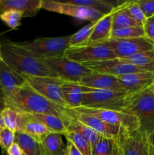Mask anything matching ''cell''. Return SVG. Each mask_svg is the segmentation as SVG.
I'll use <instances>...</instances> for the list:
<instances>
[{"instance_id":"obj_33","label":"cell","mask_w":154,"mask_h":155,"mask_svg":"<svg viewBox=\"0 0 154 155\" xmlns=\"http://www.w3.org/2000/svg\"><path fill=\"white\" fill-rule=\"evenodd\" d=\"M115 139L101 136L92 148V155H110Z\"/></svg>"},{"instance_id":"obj_39","label":"cell","mask_w":154,"mask_h":155,"mask_svg":"<svg viewBox=\"0 0 154 155\" xmlns=\"http://www.w3.org/2000/svg\"><path fill=\"white\" fill-rule=\"evenodd\" d=\"M6 154L7 155H24L21 148L16 142L11 145L10 148L6 151Z\"/></svg>"},{"instance_id":"obj_1","label":"cell","mask_w":154,"mask_h":155,"mask_svg":"<svg viewBox=\"0 0 154 155\" xmlns=\"http://www.w3.org/2000/svg\"><path fill=\"white\" fill-rule=\"evenodd\" d=\"M4 98L5 105L27 114H51L61 117L64 121L69 117L68 108L49 101L35 92L26 83L11 95Z\"/></svg>"},{"instance_id":"obj_17","label":"cell","mask_w":154,"mask_h":155,"mask_svg":"<svg viewBox=\"0 0 154 155\" xmlns=\"http://www.w3.org/2000/svg\"><path fill=\"white\" fill-rule=\"evenodd\" d=\"M79 84L91 89L125 92L121 87L117 77L96 72H93L92 74L83 77Z\"/></svg>"},{"instance_id":"obj_12","label":"cell","mask_w":154,"mask_h":155,"mask_svg":"<svg viewBox=\"0 0 154 155\" xmlns=\"http://www.w3.org/2000/svg\"><path fill=\"white\" fill-rule=\"evenodd\" d=\"M119 139L121 155H149V139L140 130L128 131L122 129Z\"/></svg>"},{"instance_id":"obj_27","label":"cell","mask_w":154,"mask_h":155,"mask_svg":"<svg viewBox=\"0 0 154 155\" xmlns=\"http://www.w3.org/2000/svg\"><path fill=\"white\" fill-rule=\"evenodd\" d=\"M120 59L146 71L154 72V49Z\"/></svg>"},{"instance_id":"obj_43","label":"cell","mask_w":154,"mask_h":155,"mask_svg":"<svg viewBox=\"0 0 154 155\" xmlns=\"http://www.w3.org/2000/svg\"><path fill=\"white\" fill-rule=\"evenodd\" d=\"M148 139H149V143H150V145H152V148H154V132L152 133V134L149 135Z\"/></svg>"},{"instance_id":"obj_29","label":"cell","mask_w":154,"mask_h":155,"mask_svg":"<svg viewBox=\"0 0 154 155\" xmlns=\"http://www.w3.org/2000/svg\"><path fill=\"white\" fill-rule=\"evenodd\" d=\"M4 127L17 133L20 130L21 122V114L12 107L5 106L2 112Z\"/></svg>"},{"instance_id":"obj_19","label":"cell","mask_w":154,"mask_h":155,"mask_svg":"<svg viewBox=\"0 0 154 155\" xmlns=\"http://www.w3.org/2000/svg\"><path fill=\"white\" fill-rule=\"evenodd\" d=\"M113 12L107 15H103L100 19L97 21L91 35L84 45L102 44L111 39L112 31H113L112 17H113Z\"/></svg>"},{"instance_id":"obj_3","label":"cell","mask_w":154,"mask_h":155,"mask_svg":"<svg viewBox=\"0 0 154 155\" xmlns=\"http://www.w3.org/2000/svg\"><path fill=\"white\" fill-rule=\"evenodd\" d=\"M69 36L51 38H38L29 42H11L8 43L18 51L42 61L64 55L69 47Z\"/></svg>"},{"instance_id":"obj_38","label":"cell","mask_w":154,"mask_h":155,"mask_svg":"<svg viewBox=\"0 0 154 155\" xmlns=\"http://www.w3.org/2000/svg\"><path fill=\"white\" fill-rule=\"evenodd\" d=\"M142 27L144 32L145 37L154 42V16L146 18Z\"/></svg>"},{"instance_id":"obj_35","label":"cell","mask_w":154,"mask_h":155,"mask_svg":"<svg viewBox=\"0 0 154 155\" xmlns=\"http://www.w3.org/2000/svg\"><path fill=\"white\" fill-rule=\"evenodd\" d=\"M125 9L129 16L140 27H143L146 21V17L143 15L137 1H128L125 5Z\"/></svg>"},{"instance_id":"obj_7","label":"cell","mask_w":154,"mask_h":155,"mask_svg":"<svg viewBox=\"0 0 154 155\" xmlns=\"http://www.w3.org/2000/svg\"><path fill=\"white\" fill-rule=\"evenodd\" d=\"M70 110L79 113L91 115L107 124L121 127L122 129L128 131L140 130L137 119L129 111L120 112L85 107H79Z\"/></svg>"},{"instance_id":"obj_26","label":"cell","mask_w":154,"mask_h":155,"mask_svg":"<svg viewBox=\"0 0 154 155\" xmlns=\"http://www.w3.org/2000/svg\"><path fill=\"white\" fill-rule=\"evenodd\" d=\"M15 142L19 145L24 155H42L40 144L24 132L15 133Z\"/></svg>"},{"instance_id":"obj_36","label":"cell","mask_w":154,"mask_h":155,"mask_svg":"<svg viewBox=\"0 0 154 155\" xmlns=\"http://www.w3.org/2000/svg\"><path fill=\"white\" fill-rule=\"evenodd\" d=\"M15 142V133L7 127L0 128V147L4 151H7Z\"/></svg>"},{"instance_id":"obj_47","label":"cell","mask_w":154,"mask_h":155,"mask_svg":"<svg viewBox=\"0 0 154 155\" xmlns=\"http://www.w3.org/2000/svg\"><path fill=\"white\" fill-rule=\"evenodd\" d=\"M2 155H5V154H4V153H2Z\"/></svg>"},{"instance_id":"obj_21","label":"cell","mask_w":154,"mask_h":155,"mask_svg":"<svg viewBox=\"0 0 154 155\" xmlns=\"http://www.w3.org/2000/svg\"><path fill=\"white\" fill-rule=\"evenodd\" d=\"M62 94L68 109L77 108L82 106L83 92L79 83L62 80Z\"/></svg>"},{"instance_id":"obj_20","label":"cell","mask_w":154,"mask_h":155,"mask_svg":"<svg viewBox=\"0 0 154 155\" xmlns=\"http://www.w3.org/2000/svg\"><path fill=\"white\" fill-rule=\"evenodd\" d=\"M21 122L19 131L24 132L29 135L39 144L42 143L51 132L43 124L28 117L23 112H21Z\"/></svg>"},{"instance_id":"obj_28","label":"cell","mask_w":154,"mask_h":155,"mask_svg":"<svg viewBox=\"0 0 154 155\" xmlns=\"http://www.w3.org/2000/svg\"><path fill=\"white\" fill-rule=\"evenodd\" d=\"M126 1L122 5L119 6L117 8L115 9L112 17V27L113 30H118V29L126 28V27H137L139 26L127 12L125 9Z\"/></svg>"},{"instance_id":"obj_15","label":"cell","mask_w":154,"mask_h":155,"mask_svg":"<svg viewBox=\"0 0 154 155\" xmlns=\"http://www.w3.org/2000/svg\"><path fill=\"white\" fill-rule=\"evenodd\" d=\"M116 77L125 92L134 94L144 90L151 86L154 80V72L133 73Z\"/></svg>"},{"instance_id":"obj_6","label":"cell","mask_w":154,"mask_h":155,"mask_svg":"<svg viewBox=\"0 0 154 155\" xmlns=\"http://www.w3.org/2000/svg\"><path fill=\"white\" fill-rule=\"evenodd\" d=\"M26 83L33 90L49 101L67 108L62 94V80L52 77H36L27 74H21Z\"/></svg>"},{"instance_id":"obj_10","label":"cell","mask_w":154,"mask_h":155,"mask_svg":"<svg viewBox=\"0 0 154 155\" xmlns=\"http://www.w3.org/2000/svg\"><path fill=\"white\" fill-rule=\"evenodd\" d=\"M102 44L109 47L118 58L154 49V42L145 36L131 39H110Z\"/></svg>"},{"instance_id":"obj_40","label":"cell","mask_w":154,"mask_h":155,"mask_svg":"<svg viewBox=\"0 0 154 155\" xmlns=\"http://www.w3.org/2000/svg\"><path fill=\"white\" fill-rule=\"evenodd\" d=\"M67 141V140H66ZM66 155H82L69 141L66 142Z\"/></svg>"},{"instance_id":"obj_14","label":"cell","mask_w":154,"mask_h":155,"mask_svg":"<svg viewBox=\"0 0 154 155\" xmlns=\"http://www.w3.org/2000/svg\"><path fill=\"white\" fill-rule=\"evenodd\" d=\"M70 114L75 119L79 121L82 124H85L88 127L94 131L96 132L100 136H104V137L110 138V139H116L120 134L122 128L116 126L110 125L104 122L101 120L91 116V115L86 114L79 113V112L73 111V110L68 109Z\"/></svg>"},{"instance_id":"obj_46","label":"cell","mask_w":154,"mask_h":155,"mask_svg":"<svg viewBox=\"0 0 154 155\" xmlns=\"http://www.w3.org/2000/svg\"><path fill=\"white\" fill-rule=\"evenodd\" d=\"M1 48H2V44H1V42H0V58H2V56Z\"/></svg>"},{"instance_id":"obj_37","label":"cell","mask_w":154,"mask_h":155,"mask_svg":"<svg viewBox=\"0 0 154 155\" xmlns=\"http://www.w3.org/2000/svg\"><path fill=\"white\" fill-rule=\"evenodd\" d=\"M146 18L154 16V0H137Z\"/></svg>"},{"instance_id":"obj_45","label":"cell","mask_w":154,"mask_h":155,"mask_svg":"<svg viewBox=\"0 0 154 155\" xmlns=\"http://www.w3.org/2000/svg\"><path fill=\"white\" fill-rule=\"evenodd\" d=\"M149 87H150L151 90H152V92H153V93H154V80H153V82H152V83L151 84V86H149Z\"/></svg>"},{"instance_id":"obj_42","label":"cell","mask_w":154,"mask_h":155,"mask_svg":"<svg viewBox=\"0 0 154 155\" xmlns=\"http://www.w3.org/2000/svg\"><path fill=\"white\" fill-rule=\"evenodd\" d=\"M5 105L4 98H3L2 94L1 91H0V128L4 127V124H3V121H2V112L3 109L5 108Z\"/></svg>"},{"instance_id":"obj_34","label":"cell","mask_w":154,"mask_h":155,"mask_svg":"<svg viewBox=\"0 0 154 155\" xmlns=\"http://www.w3.org/2000/svg\"><path fill=\"white\" fill-rule=\"evenodd\" d=\"M23 15L14 10H8L0 14V19L10 28L15 30L21 25Z\"/></svg>"},{"instance_id":"obj_30","label":"cell","mask_w":154,"mask_h":155,"mask_svg":"<svg viewBox=\"0 0 154 155\" xmlns=\"http://www.w3.org/2000/svg\"><path fill=\"white\" fill-rule=\"evenodd\" d=\"M96 22L97 21L90 22L88 24L80 29L76 33L71 35L69 42V47H78L84 45L91 35Z\"/></svg>"},{"instance_id":"obj_11","label":"cell","mask_w":154,"mask_h":155,"mask_svg":"<svg viewBox=\"0 0 154 155\" xmlns=\"http://www.w3.org/2000/svg\"><path fill=\"white\" fill-rule=\"evenodd\" d=\"M42 8L49 12L73 17L77 19L89 21L90 22L98 21L104 15L94 9L72 5L65 1L42 0Z\"/></svg>"},{"instance_id":"obj_22","label":"cell","mask_w":154,"mask_h":155,"mask_svg":"<svg viewBox=\"0 0 154 155\" xmlns=\"http://www.w3.org/2000/svg\"><path fill=\"white\" fill-rule=\"evenodd\" d=\"M28 117L43 124L51 133H56L64 136L67 133L66 123L61 117L51 114L24 113Z\"/></svg>"},{"instance_id":"obj_48","label":"cell","mask_w":154,"mask_h":155,"mask_svg":"<svg viewBox=\"0 0 154 155\" xmlns=\"http://www.w3.org/2000/svg\"><path fill=\"white\" fill-rule=\"evenodd\" d=\"M1 2H2V0H0V3H1Z\"/></svg>"},{"instance_id":"obj_16","label":"cell","mask_w":154,"mask_h":155,"mask_svg":"<svg viewBox=\"0 0 154 155\" xmlns=\"http://www.w3.org/2000/svg\"><path fill=\"white\" fill-rule=\"evenodd\" d=\"M26 84L22 76L0 58V91L3 98H7L16 89Z\"/></svg>"},{"instance_id":"obj_24","label":"cell","mask_w":154,"mask_h":155,"mask_svg":"<svg viewBox=\"0 0 154 155\" xmlns=\"http://www.w3.org/2000/svg\"><path fill=\"white\" fill-rule=\"evenodd\" d=\"M40 146L42 155H66V145L58 133H49Z\"/></svg>"},{"instance_id":"obj_2","label":"cell","mask_w":154,"mask_h":155,"mask_svg":"<svg viewBox=\"0 0 154 155\" xmlns=\"http://www.w3.org/2000/svg\"><path fill=\"white\" fill-rule=\"evenodd\" d=\"M2 56L5 61L20 74L36 77L60 78L48 66L45 61L26 54L11 46L7 41L1 42Z\"/></svg>"},{"instance_id":"obj_32","label":"cell","mask_w":154,"mask_h":155,"mask_svg":"<svg viewBox=\"0 0 154 155\" xmlns=\"http://www.w3.org/2000/svg\"><path fill=\"white\" fill-rule=\"evenodd\" d=\"M143 36H145L143 27L137 26L113 30L111 39H131Z\"/></svg>"},{"instance_id":"obj_44","label":"cell","mask_w":154,"mask_h":155,"mask_svg":"<svg viewBox=\"0 0 154 155\" xmlns=\"http://www.w3.org/2000/svg\"><path fill=\"white\" fill-rule=\"evenodd\" d=\"M149 155H154V148H152V145L149 143Z\"/></svg>"},{"instance_id":"obj_31","label":"cell","mask_w":154,"mask_h":155,"mask_svg":"<svg viewBox=\"0 0 154 155\" xmlns=\"http://www.w3.org/2000/svg\"><path fill=\"white\" fill-rule=\"evenodd\" d=\"M66 140L69 141L82 155H92V148L90 143L80 134L74 132H69L64 135Z\"/></svg>"},{"instance_id":"obj_9","label":"cell","mask_w":154,"mask_h":155,"mask_svg":"<svg viewBox=\"0 0 154 155\" xmlns=\"http://www.w3.org/2000/svg\"><path fill=\"white\" fill-rule=\"evenodd\" d=\"M64 56L69 60L82 64L88 62L110 60L117 58L109 47L103 44L69 47L65 51Z\"/></svg>"},{"instance_id":"obj_5","label":"cell","mask_w":154,"mask_h":155,"mask_svg":"<svg viewBox=\"0 0 154 155\" xmlns=\"http://www.w3.org/2000/svg\"><path fill=\"white\" fill-rule=\"evenodd\" d=\"M127 110L136 117L140 131L149 137L154 132V93L150 87L130 94Z\"/></svg>"},{"instance_id":"obj_25","label":"cell","mask_w":154,"mask_h":155,"mask_svg":"<svg viewBox=\"0 0 154 155\" xmlns=\"http://www.w3.org/2000/svg\"><path fill=\"white\" fill-rule=\"evenodd\" d=\"M68 112H69V110H68ZM65 123H66L67 131L74 132V133H77L81 135V136H82L90 143L91 148H93V146L98 142L100 136H101L98 133L94 131L93 130H91L88 127H87L85 124H82L79 121L77 120L76 119H75L70 114L69 112V117L66 120Z\"/></svg>"},{"instance_id":"obj_18","label":"cell","mask_w":154,"mask_h":155,"mask_svg":"<svg viewBox=\"0 0 154 155\" xmlns=\"http://www.w3.org/2000/svg\"><path fill=\"white\" fill-rule=\"evenodd\" d=\"M42 8V0H2L0 14L8 10L21 12L24 18L35 16Z\"/></svg>"},{"instance_id":"obj_23","label":"cell","mask_w":154,"mask_h":155,"mask_svg":"<svg viewBox=\"0 0 154 155\" xmlns=\"http://www.w3.org/2000/svg\"><path fill=\"white\" fill-rule=\"evenodd\" d=\"M66 2L72 5L88 8L101 12L103 15H107L122 5L126 1H108V0H66Z\"/></svg>"},{"instance_id":"obj_8","label":"cell","mask_w":154,"mask_h":155,"mask_svg":"<svg viewBox=\"0 0 154 155\" xmlns=\"http://www.w3.org/2000/svg\"><path fill=\"white\" fill-rule=\"evenodd\" d=\"M45 62L60 79L65 81L79 83L83 77L94 72L82 64L69 60L64 55L48 59Z\"/></svg>"},{"instance_id":"obj_4","label":"cell","mask_w":154,"mask_h":155,"mask_svg":"<svg viewBox=\"0 0 154 155\" xmlns=\"http://www.w3.org/2000/svg\"><path fill=\"white\" fill-rule=\"evenodd\" d=\"M82 86V85H81ZM83 95L81 107L125 112L130 94L122 91L95 89L82 86Z\"/></svg>"},{"instance_id":"obj_41","label":"cell","mask_w":154,"mask_h":155,"mask_svg":"<svg viewBox=\"0 0 154 155\" xmlns=\"http://www.w3.org/2000/svg\"><path fill=\"white\" fill-rule=\"evenodd\" d=\"M110 155H121V148L120 144H119V136H118L117 139H116L114 140L113 150H112V153Z\"/></svg>"},{"instance_id":"obj_13","label":"cell","mask_w":154,"mask_h":155,"mask_svg":"<svg viewBox=\"0 0 154 155\" xmlns=\"http://www.w3.org/2000/svg\"><path fill=\"white\" fill-rule=\"evenodd\" d=\"M82 64L94 72L108 74L114 77L146 71L118 58L110 59V60L100 61L88 62Z\"/></svg>"}]
</instances>
